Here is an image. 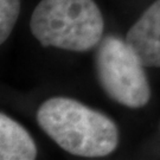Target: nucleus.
Returning a JSON list of instances; mask_svg holds the SVG:
<instances>
[{
  "mask_svg": "<svg viewBox=\"0 0 160 160\" xmlns=\"http://www.w3.org/2000/svg\"><path fill=\"white\" fill-rule=\"evenodd\" d=\"M30 29L43 46L83 52L98 44L104 22L94 0H42Z\"/></svg>",
  "mask_w": 160,
  "mask_h": 160,
  "instance_id": "nucleus-2",
  "label": "nucleus"
},
{
  "mask_svg": "<svg viewBox=\"0 0 160 160\" xmlns=\"http://www.w3.org/2000/svg\"><path fill=\"white\" fill-rule=\"evenodd\" d=\"M20 0H0V43H5L17 23Z\"/></svg>",
  "mask_w": 160,
  "mask_h": 160,
  "instance_id": "nucleus-6",
  "label": "nucleus"
},
{
  "mask_svg": "<svg viewBox=\"0 0 160 160\" xmlns=\"http://www.w3.org/2000/svg\"><path fill=\"white\" fill-rule=\"evenodd\" d=\"M40 128L68 153L100 158L119 145V129L107 115L74 98L51 97L37 112Z\"/></svg>",
  "mask_w": 160,
  "mask_h": 160,
  "instance_id": "nucleus-1",
  "label": "nucleus"
},
{
  "mask_svg": "<svg viewBox=\"0 0 160 160\" xmlns=\"http://www.w3.org/2000/svg\"><path fill=\"white\" fill-rule=\"evenodd\" d=\"M127 43L145 68H160V0L149 6L129 29Z\"/></svg>",
  "mask_w": 160,
  "mask_h": 160,
  "instance_id": "nucleus-4",
  "label": "nucleus"
},
{
  "mask_svg": "<svg viewBox=\"0 0 160 160\" xmlns=\"http://www.w3.org/2000/svg\"><path fill=\"white\" fill-rule=\"evenodd\" d=\"M96 71L102 89L113 101L132 109L148 103L151 88L145 67L127 42L106 37L97 49Z\"/></svg>",
  "mask_w": 160,
  "mask_h": 160,
  "instance_id": "nucleus-3",
  "label": "nucleus"
},
{
  "mask_svg": "<svg viewBox=\"0 0 160 160\" xmlns=\"http://www.w3.org/2000/svg\"><path fill=\"white\" fill-rule=\"evenodd\" d=\"M37 146L29 132L4 113L0 114V159L33 160Z\"/></svg>",
  "mask_w": 160,
  "mask_h": 160,
  "instance_id": "nucleus-5",
  "label": "nucleus"
}]
</instances>
